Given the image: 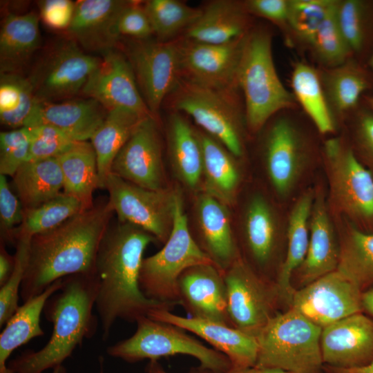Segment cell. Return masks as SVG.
I'll list each match as a JSON object with an SVG mask.
<instances>
[{"instance_id": "6da1fadb", "label": "cell", "mask_w": 373, "mask_h": 373, "mask_svg": "<svg viewBox=\"0 0 373 373\" xmlns=\"http://www.w3.org/2000/svg\"><path fill=\"white\" fill-rule=\"evenodd\" d=\"M154 236L133 224L118 220L110 224L99 248L95 274V300L102 339L107 340L115 321L135 322L154 309L173 307L149 299L142 291L140 273L143 254Z\"/></svg>"}, {"instance_id": "7a4b0ae2", "label": "cell", "mask_w": 373, "mask_h": 373, "mask_svg": "<svg viewBox=\"0 0 373 373\" xmlns=\"http://www.w3.org/2000/svg\"><path fill=\"white\" fill-rule=\"evenodd\" d=\"M113 213L108 199H104L57 227L32 237L20 291L23 303L59 279L96 274L98 250Z\"/></svg>"}, {"instance_id": "3957f363", "label": "cell", "mask_w": 373, "mask_h": 373, "mask_svg": "<svg viewBox=\"0 0 373 373\" xmlns=\"http://www.w3.org/2000/svg\"><path fill=\"white\" fill-rule=\"evenodd\" d=\"M96 274L63 278L62 286L46 302L44 312L52 324L49 341L40 350H28L8 363L10 373H44L63 365L85 339L97 332L93 313L98 291Z\"/></svg>"}, {"instance_id": "277c9868", "label": "cell", "mask_w": 373, "mask_h": 373, "mask_svg": "<svg viewBox=\"0 0 373 373\" xmlns=\"http://www.w3.org/2000/svg\"><path fill=\"white\" fill-rule=\"evenodd\" d=\"M271 36L262 30L247 35L238 70V85L245 99L248 129L256 133L276 113L296 105L280 79L274 65Z\"/></svg>"}, {"instance_id": "5b68a950", "label": "cell", "mask_w": 373, "mask_h": 373, "mask_svg": "<svg viewBox=\"0 0 373 373\" xmlns=\"http://www.w3.org/2000/svg\"><path fill=\"white\" fill-rule=\"evenodd\" d=\"M322 328L293 309L274 315L256 336L255 366L292 373H319Z\"/></svg>"}, {"instance_id": "8992f818", "label": "cell", "mask_w": 373, "mask_h": 373, "mask_svg": "<svg viewBox=\"0 0 373 373\" xmlns=\"http://www.w3.org/2000/svg\"><path fill=\"white\" fill-rule=\"evenodd\" d=\"M184 208L182 192L176 189L170 236L159 251L144 258L139 278L147 298L173 307L178 304L177 284L182 272L197 265L213 263L194 240Z\"/></svg>"}, {"instance_id": "52a82bcc", "label": "cell", "mask_w": 373, "mask_h": 373, "mask_svg": "<svg viewBox=\"0 0 373 373\" xmlns=\"http://www.w3.org/2000/svg\"><path fill=\"white\" fill-rule=\"evenodd\" d=\"M136 324L131 336L107 347L109 356L133 363L182 354L198 359L200 367L213 373H225L231 367L227 356L207 347L180 327L148 316L140 318Z\"/></svg>"}, {"instance_id": "ba28073f", "label": "cell", "mask_w": 373, "mask_h": 373, "mask_svg": "<svg viewBox=\"0 0 373 373\" xmlns=\"http://www.w3.org/2000/svg\"><path fill=\"white\" fill-rule=\"evenodd\" d=\"M177 112L186 113L202 130L234 156L244 153V123L236 92L209 88L182 79L170 95Z\"/></svg>"}, {"instance_id": "9c48e42d", "label": "cell", "mask_w": 373, "mask_h": 373, "mask_svg": "<svg viewBox=\"0 0 373 373\" xmlns=\"http://www.w3.org/2000/svg\"><path fill=\"white\" fill-rule=\"evenodd\" d=\"M330 198L338 211L365 227L373 224V173L340 138L323 146Z\"/></svg>"}, {"instance_id": "30bf717a", "label": "cell", "mask_w": 373, "mask_h": 373, "mask_svg": "<svg viewBox=\"0 0 373 373\" xmlns=\"http://www.w3.org/2000/svg\"><path fill=\"white\" fill-rule=\"evenodd\" d=\"M104 189L119 222L137 226L164 244L173 223L176 189L151 190L110 173Z\"/></svg>"}, {"instance_id": "8fae6325", "label": "cell", "mask_w": 373, "mask_h": 373, "mask_svg": "<svg viewBox=\"0 0 373 373\" xmlns=\"http://www.w3.org/2000/svg\"><path fill=\"white\" fill-rule=\"evenodd\" d=\"M100 60L85 52L73 39L59 41L28 77L36 98L56 102L82 92Z\"/></svg>"}, {"instance_id": "7c38bea8", "label": "cell", "mask_w": 373, "mask_h": 373, "mask_svg": "<svg viewBox=\"0 0 373 373\" xmlns=\"http://www.w3.org/2000/svg\"><path fill=\"white\" fill-rule=\"evenodd\" d=\"M141 95L152 115L182 79L178 40L135 39L126 50Z\"/></svg>"}, {"instance_id": "4fadbf2b", "label": "cell", "mask_w": 373, "mask_h": 373, "mask_svg": "<svg viewBox=\"0 0 373 373\" xmlns=\"http://www.w3.org/2000/svg\"><path fill=\"white\" fill-rule=\"evenodd\" d=\"M231 325L256 338L274 316L276 291L242 257L224 271Z\"/></svg>"}, {"instance_id": "5bb4252c", "label": "cell", "mask_w": 373, "mask_h": 373, "mask_svg": "<svg viewBox=\"0 0 373 373\" xmlns=\"http://www.w3.org/2000/svg\"><path fill=\"white\" fill-rule=\"evenodd\" d=\"M247 35L222 44L200 43L184 37L178 39L182 79L235 92L238 88V70Z\"/></svg>"}, {"instance_id": "9a60e30c", "label": "cell", "mask_w": 373, "mask_h": 373, "mask_svg": "<svg viewBox=\"0 0 373 373\" xmlns=\"http://www.w3.org/2000/svg\"><path fill=\"white\" fill-rule=\"evenodd\" d=\"M362 292L336 270L295 291L290 300L291 309L323 329L363 312Z\"/></svg>"}, {"instance_id": "2e32d148", "label": "cell", "mask_w": 373, "mask_h": 373, "mask_svg": "<svg viewBox=\"0 0 373 373\" xmlns=\"http://www.w3.org/2000/svg\"><path fill=\"white\" fill-rule=\"evenodd\" d=\"M111 173L142 188H167L157 118L151 115L140 122L115 157Z\"/></svg>"}, {"instance_id": "e0dca14e", "label": "cell", "mask_w": 373, "mask_h": 373, "mask_svg": "<svg viewBox=\"0 0 373 373\" xmlns=\"http://www.w3.org/2000/svg\"><path fill=\"white\" fill-rule=\"evenodd\" d=\"M82 93L108 111L125 109L143 117L153 115L138 88L131 65L115 48L106 50Z\"/></svg>"}, {"instance_id": "ac0fdd59", "label": "cell", "mask_w": 373, "mask_h": 373, "mask_svg": "<svg viewBox=\"0 0 373 373\" xmlns=\"http://www.w3.org/2000/svg\"><path fill=\"white\" fill-rule=\"evenodd\" d=\"M265 141L269 179L276 193L285 196L295 186L309 157L307 141L292 120L284 117L273 122Z\"/></svg>"}, {"instance_id": "d6986e66", "label": "cell", "mask_w": 373, "mask_h": 373, "mask_svg": "<svg viewBox=\"0 0 373 373\" xmlns=\"http://www.w3.org/2000/svg\"><path fill=\"white\" fill-rule=\"evenodd\" d=\"M229 207L200 191L193 203L194 231L199 247L223 272L241 257L234 234Z\"/></svg>"}, {"instance_id": "ffe728a7", "label": "cell", "mask_w": 373, "mask_h": 373, "mask_svg": "<svg viewBox=\"0 0 373 373\" xmlns=\"http://www.w3.org/2000/svg\"><path fill=\"white\" fill-rule=\"evenodd\" d=\"M323 364L333 370L365 366L373 361V319L354 314L322 329Z\"/></svg>"}, {"instance_id": "44dd1931", "label": "cell", "mask_w": 373, "mask_h": 373, "mask_svg": "<svg viewBox=\"0 0 373 373\" xmlns=\"http://www.w3.org/2000/svg\"><path fill=\"white\" fill-rule=\"evenodd\" d=\"M177 294L178 304L191 317L231 325L224 272L214 264L197 265L183 271L178 280Z\"/></svg>"}, {"instance_id": "7402d4cb", "label": "cell", "mask_w": 373, "mask_h": 373, "mask_svg": "<svg viewBox=\"0 0 373 373\" xmlns=\"http://www.w3.org/2000/svg\"><path fill=\"white\" fill-rule=\"evenodd\" d=\"M148 317L200 337L216 350L227 356L233 367H249L256 365L258 350L256 338L231 325L207 319L180 316L167 309L152 310Z\"/></svg>"}, {"instance_id": "603a6c76", "label": "cell", "mask_w": 373, "mask_h": 373, "mask_svg": "<svg viewBox=\"0 0 373 373\" xmlns=\"http://www.w3.org/2000/svg\"><path fill=\"white\" fill-rule=\"evenodd\" d=\"M107 110L91 98L52 102L36 98L24 127L54 126L75 141L90 140L104 121Z\"/></svg>"}, {"instance_id": "cb8c5ba5", "label": "cell", "mask_w": 373, "mask_h": 373, "mask_svg": "<svg viewBox=\"0 0 373 373\" xmlns=\"http://www.w3.org/2000/svg\"><path fill=\"white\" fill-rule=\"evenodd\" d=\"M129 1L81 0L75 3L67 30L85 50L103 52L114 48L119 40V17Z\"/></svg>"}, {"instance_id": "d4e9b609", "label": "cell", "mask_w": 373, "mask_h": 373, "mask_svg": "<svg viewBox=\"0 0 373 373\" xmlns=\"http://www.w3.org/2000/svg\"><path fill=\"white\" fill-rule=\"evenodd\" d=\"M338 246L325 200L321 191L314 195L309 222V240L306 257L299 267L305 286L337 269Z\"/></svg>"}, {"instance_id": "484cf974", "label": "cell", "mask_w": 373, "mask_h": 373, "mask_svg": "<svg viewBox=\"0 0 373 373\" xmlns=\"http://www.w3.org/2000/svg\"><path fill=\"white\" fill-rule=\"evenodd\" d=\"M166 143L175 176L189 190L200 192L203 153L198 131L179 113H174L168 122Z\"/></svg>"}, {"instance_id": "4316f807", "label": "cell", "mask_w": 373, "mask_h": 373, "mask_svg": "<svg viewBox=\"0 0 373 373\" xmlns=\"http://www.w3.org/2000/svg\"><path fill=\"white\" fill-rule=\"evenodd\" d=\"M249 13L243 2L211 1L202 9L184 38L200 43L222 44L245 36L249 32Z\"/></svg>"}, {"instance_id": "83f0119b", "label": "cell", "mask_w": 373, "mask_h": 373, "mask_svg": "<svg viewBox=\"0 0 373 373\" xmlns=\"http://www.w3.org/2000/svg\"><path fill=\"white\" fill-rule=\"evenodd\" d=\"M278 238V226L274 209L264 196L254 195L247 204L242 221L243 245L254 264L253 269L256 267L263 272L270 266Z\"/></svg>"}, {"instance_id": "f1b7e54d", "label": "cell", "mask_w": 373, "mask_h": 373, "mask_svg": "<svg viewBox=\"0 0 373 373\" xmlns=\"http://www.w3.org/2000/svg\"><path fill=\"white\" fill-rule=\"evenodd\" d=\"M203 153L200 191L230 207L241 182V173L234 156L222 144L203 131H198Z\"/></svg>"}, {"instance_id": "f546056e", "label": "cell", "mask_w": 373, "mask_h": 373, "mask_svg": "<svg viewBox=\"0 0 373 373\" xmlns=\"http://www.w3.org/2000/svg\"><path fill=\"white\" fill-rule=\"evenodd\" d=\"M39 16L35 12L10 13L0 32L1 73H17L39 47Z\"/></svg>"}, {"instance_id": "4dcf8cb0", "label": "cell", "mask_w": 373, "mask_h": 373, "mask_svg": "<svg viewBox=\"0 0 373 373\" xmlns=\"http://www.w3.org/2000/svg\"><path fill=\"white\" fill-rule=\"evenodd\" d=\"M62 283L63 278L56 280L41 294L23 303L6 323L0 334V373H10L8 363L14 350L44 335L40 325L41 312L48 300L60 289Z\"/></svg>"}, {"instance_id": "1f68e13d", "label": "cell", "mask_w": 373, "mask_h": 373, "mask_svg": "<svg viewBox=\"0 0 373 373\" xmlns=\"http://www.w3.org/2000/svg\"><path fill=\"white\" fill-rule=\"evenodd\" d=\"M64 181L63 191L77 199L84 210L93 207V193L99 188L95 149L88 141H77L56 157Z\"/></svg>"}, {"instance_id": "d6a6232c", "label": "cell", "mask_w": 373, "mask_h": 373, "mask_svg": "<svg viewBox=\"0 0 373 373\" xmlns=\"http://www.w3.org/2000/svg\"><path fill=\"white\" fill-rule=\"evenodd\" d=\"M314 194L309 191L303 194L290 213L287 229V251L276 283V294L289 301L295 291L291 285L294 272L303 264L309 240V222Z\"/></svg>"}, {"instance_id": "836d02e7", "label": "cell", "mask_w": 373, "mask_h": 373, "mask_svg": "<svg viewBox=\"0 0 373 373\" xmlns=\"http://www.w3.org/2000/svg\"><path fill=\"white\" fill-rule=\"evenodd\" d=\"M13 189L24 211L35 209L63 191L61 170L57 158L28 161L12 177Z\"/></svg>"}, {"instance_id": "e575fe53", "label": "cell", "mask_w": 373, "mask_h": 373, "mask_svg": "<svg viewBox=\"0 0 373 373\" xmlns=\"http://www.w3.org/2000/svg\"><path fill=\"white\" fill-rule=\"evenodd\" d=\"M144 117L125 109L108 111L91 137L90 142L97 156L99 189H104L115 157Z\"/></svg>"}, {"instance_id": "d590c367", "label": "cell", "mask_w": 373, "mask_h": 373, "mask_svg": "<svg viewBox=\"0 0 373 373\" xmlns=\"http://www.w3.org/2000/svg\"><path fill=\"white\" fill-rule=\"evenodd\" d=\"M319 73L332 115H342L353 109L368 87L364 71L351 57L337 66L325 68Z\"/></svg>"}, {"instance_id": "8d00e7d4", "label": "cell", "mask_w": 373, "mask_h": 373, "mask_svg": "<svg viewBox=\"0 0 373 373\" xmlns=\"http://www.w3.org/2000/svg\"><path fill=\"white\" fill-rule=\"evenodd\" d=\"M291 85L296 102L318 131L322 134L334 132V117L325 95L319 71L305 62H298L292 70Z\"/></svg>"}, {"instance_id": "74e56055", "label": "cell", "mask_w": 373, "mask_h": 373, "mask_svg": "<svg viewBox=\"0 0 373 373\" xmlns=\"http://www.w3.org/2000/svg\"><path fill=\"white\" fill-rule=\"evenodd\" d=\"M362 291L373 287V234L353 224L345 229L337 269Z\"/></svg>"}, {"instance_id": "f35d334b", "label": "cell", "mask_w": 373, "mask_h": 373, "mask_svg": "<svg viewBox=\"0 0 373 373\" xmlns=\"http://www.w3.org/2000/svg\"><path fill=\"white\" fill-rule=\"evenodd\" d=\"M84 210L77 199L62 191L41 205L24 211L23 222L13 231L12 242L50 231Z\"/></svg>"}, {"instance_id": "ab89813d", "label": "cell", "mask_w": 373, "mask_h": 373, "mask_svg": "<svg viewBox=\"0 0 373 373\" xmlns=\"http://www.w3.org/2000/svg\"><path fill=\"white\" fill-rule=\"evenodd\" d=\"M36 100L32 84L18 73H1L0 120L14 129L24 127Z\"/></svg>"}, {"instance_id": "60d3db41", "label": "cell", "mask_w": 373, "mask_h": 373, "mask_svg": "<svg viewBox=\"0 0 373 373\" xmlns=\"http://www.w3.org/2000/svg\"><path fill=\"white\" fill-rule=\"evenodd\" d=\"M153 34L162 41H171L200 17L202 8L177 0H150L144 3Z\"/></svg>"}, {"instance_id": "b9f144b4", "label": "cell", "mask_w": 373, "mask_h": 373, "mask_svg": "<svg viewBox=\"0 0 373 373\" xmlns=\"http://www.w3.org/2000/svg\"><path fill=\"white\" fill-rule=\"evenodd\" d=\"M336 0L308 48L325 68L335 67L350 58L352 51L339 28L336 17Z\"/></svg>"}, {"instance_id": "7bdbcfd3", "label": "cell", "mask_w": 373, "mask_h": 373, "mask_svg": "<svg viewBox=\"0 0 373 373\" xmlns=\"http://www.w3.org/2000/svg\"><path fill=\"white\" fill-rule=\"evenodd\" d=\"M334 3V0H289L287 30L308 47Z\"/></svg>"}, {"instance_id": "ee69618b", "label": "cell", "mask_w": 373, "mask_h": 373, "mask_svg": "<svg viewBox=\"0 0 373 373\" xmlns=\"http://www.w3.org/2000/svg\"><path fill=\"white\" fill-rule=\"evenodd\" d=\"M336 20L352 52L364 46L368 22L367 4L360 0H336Z\"/></svg>"}, {"instance_id": "f6af8a7d", "label": "cell", "mask_w": 373, "mask_h": 373, "mask_svg": "<svg viewBox=\"0 0 373 373\" xmlns=\"http://www.w3.org/2000/svg\"><path fill=\"white\" fill-rule=\"evenodd\" d=\"M30 238L15 241L16 252L14 270L8 280L0 286V327L4 326L19 308L21 287L27 265Z\"/></svg>"}, {"instance_id": "bcb514c9", "label": "cell", "mask_w": 373, "mask_h": 373, "mask_svg": "<svg viewBox=\"0 0 373 373\" xmlns=\"http://www.w3.org/2000/svg\"><path fill=\"white\" fill-rule=\"evenodd\" d=\"M30 129L21 127L0 133V175L10 176L28 161Z\"/></svg>"}, {"instance_id": "7dc6e473", "label": "cell", "mask_w": 373, "mask_h": 373, "mask_svg": "<svg viewBox=\"0 0 373 373\" xmlns=\"http://www.w3.org/2000/svg\"><path fill=\"white\" fill-rule=\"evenodd\" d=\"M29 128L31 137L28 161L56 158L77 142L50 125Z\"/></svg>"}, {"instance_id": "c3c4849f", "label": "cell", "mask_w": 373, "mask_h": 373, "mask_svg": "<svg viewBox=\"0 0 373 373\" xmlns=\"http://www.w3.org/2000/svg\"><path fill=\"white\" fill-rule=\"evenodd\" d=\"M24 209L5 175H0L1 242H12V233L23 220Z\"/></svg>"}, {"instance_id": "681fc988", "label": "cell", "mask_w": 373, "mask_h": 373, "mask_svg": "<svg viewBox=\"0 0 373 373\" xmlns=\"http://www.w3.org/2000/svg\"><path fill=\"white\" fill-rule=\"evenodd\" d=\"M117 30L119 36H129L135 39H147L153 34L144 6L135 1H129L121 12Z\"/></svg>"}, {"instance_id": "f907efd6", "label": "cell", "mask_w": 373, "mask_h": 373, "mask_svg": "<svg viewBox=\"0 0 373 373\" xmlns=\"http://www.w3.org/2000/svg\"><path fill=\"white\" fill-rule=\"evenodd\" d=\"M75 3L70 0H45L39 1L40 17L49 28L68 29L75 11Z\"/></svg>"}, {"instance_id": "816d5d0a", "label": "cell", "mask_w": 373, "mask_h": 373, "mask_svg": "<svg viewBox=\"0 0 373 373\" xmlns=\"http://www.w3.org/2000/svg\"><path fill=\"white\" fill-rule=\"evenodd\" d=\"M243 3L249 14L265 18L286 28L289 0H248Z\"/></svg>"}, {"instance_id": "f5cc1de1", "label": "cell", "mask_w": 373, "mask_h": 373, "mask_svg": "<svg viewBox=\"0 0 373 373\" xmlns=\"http://www.w3.org/2000/svg\"><path fill=\"white\" fill-rule=\"evenodd\" d=\"M357 150L365 161L373 168V112L363 111L359 115L355 127Z\"/></svg>"}, {"instance_id": "db71d44e", "label": "cell", "mask_w": 373, "mask_h": 373, "mask_svg": "<svg viewBox=\"0 0 373 373\" xmlns=\"http://www.w3.org/2000/svg\"><path fill=\"white\" fill-rule=\"evenodd\" d=\"M1 242L0 247V286H2L10 277L15 267V256L9 254Z\"/></svg>"}, {"instance_id": "11a10c76", "label": "cell", "mask_w": 373, "mask_h": 373, "mask_svg": "<svg viewBox=\"0 0 373 373\" xmlns=\"http://www.w3.org/2000/svg\"><path fill=\"white\" fill-rule=\"evenodd\" d=\"M225 373H292L281 369L252 366L249 367H233Z\"/></svg>"}, {"instance_id": "9f6ffc18", "label": "cell", "mask_w": 373, "mask_h": 373, "mask_svg": "<svg viewBox=\"0 0 373 373\" xmlns=\"http://www.w3.org/2000/svg\"><path fill=\"white\" fill-rule=\"evenodd\" d=\"M361 303L363 312L367 313L373 319V287L362 292Z\"/></svg>"}, {"instance_id": "6f0895ef", "label": "cell", "mask_w": 373, "mask_h": 373, "mask_svg": "<svg viewBox=\"0 0 373 373\" xmlns=\"http://www.w3.org/2000/svg\"><path fill=\"white\" fill-rule=\"evenodd\" d=\"M146 373H169L166 372L162 366L158 363L157 361H149L148 365L145 368ZM191 373H213L212 372L198 367V370L193 371Z\"/></svg>"}, {"instance_id": "680465c9", "label": "cell", "mask_w": 373, "mask_h": 373, "mask_svg": "<svg viewBox=\"0 0 373 373\" xmlns=\"http://www.w3.org/2000/svg\"><path fill=\"white\" fill-rule=\"evenodd\" d=\"M334 371L337 373H373V361L363 367Z\"/></svg>"}, {"instance_id": "91938a15", "label": "cell", "mask_w": 373, "mask_h": 373, "mask_svg": "<svg viewBox=\"0 0 373 373\" xmlns=\"http://www.w3.org/2000/svg\"><path fill=\"white\" fill-rule=\"evenodd\" d=\"M50 373H67V370L64 365H61L53 368Z\"/></svg>"}, {"instance_id": "94428289", "label": "cell", "mask_w": 373, "mask_h": 373, "mask_svg": "<svg viewBox=\"0 0 373 373\" xmlns=\"http://www.w3.org/2000/svg\"><path fill=\"white\" fill-rule=\"evenodd\" d=\"M367 103L369 105L370 110L373 112V97H367L366 98Z\"/></svg>"}, {"instance_id": "6125c7cd", "label": "cell", "mask_w": 373, "mask_h": 373, "mask_svg": "<svg viewBox=\"0 0 373 373\" xmlns=\"http://www.w3.org/2000/svg\"><path fill=\"white\" fill-rule=\"evenodd\" d=\"M99 370L97 373H104V359L103 358H101L99 359Z\"/></svg>"}, {"instance_id": "be15d7a7", "label": "cell", "mask_w": 373, "mask_h": 373, "mask_svg": "<svg viewBox=\"0 0 373 373\" xmlns=\"http://www.w3.org/2000/svg\"><path fill=\"white\" fill-rule=\"evenodd\" d=\"M370 66L373 71V53L370 57Z\"/></svg>"}]
</instances>
